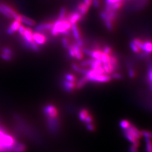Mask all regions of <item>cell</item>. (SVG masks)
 I'll return each instance as SVG.
<instances>
[{
	"instance_id": "1",
	"label": "cell",
	"mask_w": 152,
	"mask_h": 152,
	"mask_svg": "<svg viewBox=\"0 0 152 152\" xmlns=\"http://www.w3.org/2000/svg\"><path fill=\"white\" fill-rule=\"evenodd\" d=\"M71 28L72 24L66 18L62 20L58 19L54 22L53 27L50 32L53 36H58L60 34L66 36L70 34Z\"/></svg>"
},
{
	"instance_id": "2",
	"label": "cell",
	"mask_w": 152,
	"mask_h": 152,
	"mask_svg": "<svg viewBox=\"0 0 152 152\" xmlns=\"http://www.w3.org/2000/svg\"><path fill=\"white\" fill-rule=\"evenodd\" d=\"M48 126L49 130L51 132L52 134L56 135L57 132L59 130L60 127V122L58 119V117L56 118H50L46 117Z\"/></svg>"
},
{
	"instance_id": "3",
	"label": "cell",
	"mask_w": 152,
	"mask_h": 152,
	"mask_svg": "<svg viewBox=\"0 0 152 152\" xmlns=\"http://www.w3.org/2000/svg\"><path fill=\"white\" fill-rule=\"evenodd\" d=\"M43 113L46 117L56 118L58 116V110L56 107L51 104H49L44 106L43 108Z\"/></svg>"
},
{
	"instance_id": "4",
	"label": "cell",
	"mask_w": 152,
	"mask_h": 152,
	"mask_svg": "<svg viewBox=\"0 0 152 152\" xmlns=\"http://www.w3.org/2000/svg\"><path fill=\"white\" fill-rule=\"evenodd\" d=\"M33 41L38 45H43L47 42L48 38L43 33L34 32L33 33Z\"/></svg>"
},
{
	"instance_id": "5",
	"label": "cell",
	"mask_w": 152,
	"mask_h": 152,
	"mask_svg": "<svg viewBox=\"0 0 152 152\" xmlns=\"http://www.w3.org/2000/svg\"><path fill=\"white\" fill-rule=\"evenodd\" d=\"M112 79V77L109 76V75H95L88 80V81L104 83L109 82Z\"/></svg>"
},
{
	"instance_id": "6",
	"label": "cell",
	"mask_w": 152,
	"mask_h": 152,
	"mask_svg": "<svg viewBox=\"0 0 152 152\" xmlns=\"http://www.w3.org/2000/svg\"><path fill=\"white\" fill-rule=\"evenodd\" d=\"M54 22H45L39 24L36 27V32L43 33L47 31H51L52 28L53 27Z\"/></svg>"
},
{
	"instance_id": "7",
	"label": "cell",
	"mask_w": 152,
	"mask_h": 152,
	"mask_svg": "<svg viewBox=\"0 0 152 152\" xmlns=\"http://www.w3.org/2000/svg\"><path fill=\"white\" fill-rule=\"evenodd\" d=\"M66 18L69 22H70L72 25H73V24H77L78 22H80L81 20L82 15L78 12L76 11L70 13L69 14H67Z\"/></svg>"
},
{
	"instance_id": "8",
	"label": "cell",
	"mask_w": 152,
	"mask_h": 152,
	"mask_svg": "<svg viewBox=\"0 0 152 152\" xmlns=\"http://www.w3.org/2000/svg\"><path fill=\"white\" fill-rule=\"evenodd\" d=\"M61 86L63 89L66 92H72L76 88V84L75 82L68 81L64 80L61 82Z\"/></svg>"
},
{
	"instance_id": "9",
	"label": "cell",
	"mask_w": 152,
	"mask_h": 152,
	"mask_svg": "<svg viewBox=\"0 0 152 152\" xmlns=\"http://www.w3.org/2000/svg\"><path fill=\"white\" fill-rule=\"evenodd\" d=\"M20 25L21 22L20 20L14 19V20L11 23L10 26L7 28V32L9 34H12L18 30Z\"/></svg>"
},
{
	"instance_id": "10",
	"label": "cell",
	"mask_w": 152,
	"mask_h": 152,
	"mask_svg": "<svg viewBox=\"0 0 152 152\" xmlns=\"http://www.w3.org/2000/svg\"><path fill=\"white\" fill-rule=\"evenodd\" d=\"M126 130L128 131L132 136H134L137 140L140 139L142 136L141 131L137 129V128H136V127L134 125H131Z\"/></svg>"
},
{
	"instance_id": "11",
	"label": "cell",
	"mask_w": 152,
	"mask_h": 152,
	"mask_svg": "<svg viewBox=\"0 0 152 152\" xmlns=\"http://www.w3.org/2000/svg\"><path fill=\"white\" fill-rule=\"evenodd\" d=\"M90 7L86 5L83 2H80L77 6V10L80 14H81L82 16L86 15L88 12Z\"/></svg>"
},
{
	"instance_id": "12",
	"label": "cell",
	"mask_w": 152,
	"mask_h": 152,
	"mask_svg": "<svg viewBox=\"0 0 152 152\" xmlns=\"http://www.w3.org/2000/svg\"><path fill=\"white\" fill-rule=\"evenodd\" d=\"M33 32L32 30L30 28H26V30L24 32V36H23V39L28 42H31L33 41Z\"/></svg>"
},
{
	"instance_id": "13",
	"label": "cell",
	"mask_w": 152,
	"mask_h": 152,
	"mask_svg": "<svg viewBox=\"0 0 152 152\" xmlns=\"http://www.w3.org/2000/svg\"><path fill=\"white\" fill-rule=\"evenodd\" d=\"M73 49L75 53V58L77 60H81L83 58V53L82 51L81 48H80L77 44H72Z\"/></svg>"
},
{
	"instance_id": "14",
	"label": "cell",
	"mask_w": 152,
	"mask_h": 152,
	"mask_svg": "<svg viewBox=\"0 0 152 152\" xmlns=\"http://www.w3.org/2000/svg\"><path fill=\"white\" fill-rule=\"evenodd\" d=\"M71 31L72 32L73 37H74V38H75L76 41H78V40L81 39V33L80 31V28L77 24L72 25Z\"/></svg>"
},
{
	"instance_id": "15",
	"label": "cell",
	"mask_w": 152,
	"mask_h": 152,
	"mask_svg": "<svg viewBox=\"0 0 152 152\" xmlns=\"http://www.w3.org/2000/svg\"><path fill=\"white\" fill-rule=\"evenodd\" d=\"M27 149L25 144L23 143L16 142L15 145L12 147V152H26Z\"/></svg>"
},
{
	"instance_id": "16",
	"label": "cell",
	"mask_w": 152,
	"mask_h": 152,
	"mask_svg": "<svg viewBox=\"0 0 152 152\" xmlns=\"http://www.w3.org/2000/svg\"><path fill=\"white\" fill-rule=\"evenodd\" d=\"M102 66H103L104 70L105 71V74H107V75L112 73L115 70L114 66L112 65L109 61L107 63H103Z\"/></svg>"
},
{
	"instance_id": "17",
	"label": "cell",
	"mask_w": 152,
	"mask_h": 152,
	"mask_svg": "<svg viewBox=\"0 0 152 152\" xmlns=\"http://www.w3.org/2000/svg\"><path fill=\"white\" fill-rule=\"evenodd\" d=\"M20 22L30 27H33L36 24V22L32 19L29 18L27 16H23V15H21Z\"/></svg>"
},
{
	"instance_id": "18",
	"label": "cell",
	"mask_w": 152,
	"mask_h": 152,
	"mask_svg": "<svg viewBox=\"0 0 152 152\" xmlns=\"http://www.w3.org/2000/svg\"><path fill=\"white\" fill-rule=\"evenodd\" d=\"M142 50L148 54L152 53V41H148L146 42H144L142 47Z\"/></svg>"
},
{
	"instance_id": "19",
	"label": "cell",
	"mask_w": 152,
	"mask_h": 152,
	"mask_svg": "<svg viewBox=\"0 0 152 152\" xmlns=\"http://www.w3.org/2000/svg\"><path fill=\"white\" fill-rule=\"evenodd\" d=\"M88 81L87 80V77L85 76H83L76 83V88L81 89L84 86H85Z\"/></svg>"
},
{
	"instance_id": "20",
	"label": "cell",
	"mask_w": 152,
	"mask_h": 152,
	"mask_svg": "<svg viewBox=\"0 0 152 152\" xmlns=\"http://www.w3.org/2000/svg\"><path fill=\"white\" fill-rule=\"evenodd\" d=\"M102 54H103V51H102L101 50H100L99 49H96V50H91L90 56L92 58V59H100V60Z\"/></svg>"
},
{
	"instance_id": "21",
	"label": "cell",
	"mask_w": 152,
	"mask_h": 152,
	"mask_svg": "<svg viewBox=\"0 0 152 152\" xmlns=\"http://www.w3.org/2000/svg\"><path fill=\"white\" fill-rule=\"evenodd\" d=\"M124 135L126 137V138L130 142H132V144H134V143L136 142V141L139 140L136 139L134 136H132L130 133L127 130H124Z\"/></svg>"
},
{
	"instance_id": "22",
	"label": "cell",
	"mask_w": 152,
	"mask_h": 152,
	"mask_svg": "<svg viewBox=\"0 0 152 152\" xmlns=\"http://www.w3.org/2000/svg\"><path fill=\"white\" fill-rule=\"evenodd\" d=\"M88 114H89V113H88V111L87 109H82L79 112V114H78L79 119L82 122H84Z\"/></svg>"
},
{
	"instance_id": "23",
	"label": "cell",
	"mask_w": 152,
	"mask_h": 152,
	"mask_svg": "<svg viewBox=\"0 0 152 152\" xmlns=\"http://www.w3.org/2000/svg\"><path fill=\"white\" fill-rule=\"evenodd\" d=\"M102 65H103V63L100 59H93L90 66L91 69H95L102 66Z\"/></svg>"
},
{
	"instance_id": "24",
	"label": "cell",
	"mask_w": 152,
	"mask_h": 152,
	"mask_svg": "<svg viewBox=\"0 0 152 152\" xmlns=\"http://www.w3.org/2000/svg\"><path fill=\"white\" fill-rule=\"evenodd\" d=\"M124 4V1H119L110 6L112 9L115 11H117L121 9Z\"/></svg>"
},
{
	"instance_id": "25",
	"label": "cell",
	"mask_w": 152,
	"mask_h": 152,
	"mask_svg": "<svg viewBox=\"0 0 152 152\" xmlns=\"http://www.w3.org/2000/svg\"><path fill=\"white\" fill-rule=\"evenodd\" d=\"M131 123L127 120H124L121 121L120 122V125L121 127L124 130L127 129L130 126Z\"/></svg>"
},
{
	"instance_id": "26",
	"label": "cell",
	"mask_w": 152,
	"mask_h": 152,
	"mask_svg": "<svg viewBox=\"0 0 152 152\" xmlns=\"http://www.w3.org/2000/svg\"><path fill=\"white\" fill-rule=\"evenodd\" d=\"M146 152H152V140L151 139L145 138Z\"/></svg>"
},
{
	"instance_id": "27",
	"label": "cell",
	"mask_w": 152,
	"mask_h": 152,
	"mask_svg": "<svg viewBox=\"0 0 152 152\" xmlns=\"http://www.w3.org/2000/svg\"><path fill=\"white\" fill-rule=\"evenodd\" d=\"M67 16V11L65 7H62L60 9V12L59 14V17H58V19L59 20H62L66 18V17Z\"/></svg>"
},
{
	"instance_id": "28",
	"label": "cell",
	"mask_w": 152,
	"mask_h": 152,
	"mask_svg": "<svg viewBox=\"0 0 152 152\" xmlns=\"http://www.w3.org/2000/svg\"><path fill=\"white\" fill-rule=\"evenodd\" d=\"M132 42L137 45L140 49H141V50H142V47H143V45H144V42L143 41L141 40V39L139 38H134L132 41Z\"/></svg>"
},
{
	"instance_id": "29",
	"label": "cell",
	"mask_w": 152,
	"mask_h": 152,
	"mask_svg": "<svg viewBox=\"0 0 152 152\" xmlns=\"http://www.w3.org/2000/svg\"><path fill=\"white\" fill-rule=\"evenodd\" d=\"M64 77H65V80L66 81L73 82H76V77L71 73H66L64 75Z\"/></svg>"
},
{
	"instance_id": "30",
	"label": "cell",
	"mask_w": 152,
	"mask_h": 152,
	"mask_svg": "<svg viewBox=\"0 0 152 152\" xmlns=\"http://www.w3.org/2000/svg\"><path fill=\"white\" fill-rule=\"evenodd\" d=\"M109 60H110V55L105 54L103 51V54L102 55V56L100 58V60L102 61L103 64L109 62Z\"/></svg>"
},
{
	"instance_id": "31",
	"label": "cell",
	"mask_w": 152,
	"mask_h": 152,
	"mask_svg": "<svg viewBox=\"0 0 152 152\" xmlns=\"http://www.w3.org/2000/svg\"><path fill=\"white\" fill-rule=\"evenodd\" d=\"M130 48L131 50L135 53H139L141 51V49H140L137 45L134 44L133 42H130Z\"/></svg>"
},
{
	"instance_id": "32",
	"label": "cell",
	"mask_w": 152,
	"mask_h": 152,
	"mask_svg": "<svg viewBox=\"0 0 152 152\" xmlns=\"http://www.w3.org/2000/svg\"><path fill=\"white\" fill-rule=\"evenodd\" d=\"M62 45L65 49H68L69 46L71 45V43H70V41H69V39L65 37L62 38Z\"/></svg>"
},
{
	"instance_id": "33",
	"label": "cell",
	"mask_w": 152,
	"mask_h": 152,
	"mask_svg": "<svg viewBox=\"0 0 152 152\" xmlns=\"http://www.w3.org/2000/svg\"><path fill=\"white\" fill-rule=\"evenodd\" d=\"M1 57L2 59L6 60V61H11L13 58V55L1 53Z\"/></svg>"
},
{
	"instance_id": "34",
	"label": "cell",
	"mask_w": 152,
	"mask_h": 152,
	"mask_svg": "<svg viewBox=\"0 0 152 152\" xmlns=\"http://www.w3.org/2000/svg\"><path fill=\"white\" fill-rule=\"evenodd\" d=\"M142 136H144L145 138H149L152 139V132L148 131H142Z\"/></svg>"
},
{
	"instance_id": "35",
	"label": "cell",
	"mask_w": 152,
	"mask_h": 152,
	"mask_svg": "<svg viewBox=\"0 0 152 152\" xmlns=\"http://www.w3.org/2000/svg\"><path fill=\"white\" fill-rule=\"evenodd\" d=\"M92 60H93V59L84 60V61H82L81 65L82 67H87L88 66H90L91 63H92Z\"/></svg>"
},
{
	"instance_id": "36",
	"label": "cell",
	"mask_w": 152,
	"mask_h": 152,
	"mask_svg": "<svg viewBox=\"0 0 152 152\" xmlns=\"http://www.w3.org/2000/svg\"><path fill=\"white\" fill-rule=\"evenodd\" d=\"M2 53H4V54H6L10 55H14L13 52L11 50V49L9 48H4L2 49Z\"/></svg>"
},
{
	"instance_id": "37",
	"label": "cell",
	"mask_w": 152,
	"mask_h": 152,
	"mask_svg": "<svg viewBox=\"0 0 152 152\" xmlns=\"http://www.w3.org/2000/svg\"><path fill=\"white\" fill-rule=\"evenodd\" d=\"M103 53L108 55H112L113 53V50L109 46H105L103 49Z\"/></svg>"
},
{
	"instance_id": "38",
	"label": "cell",
	"mask_w": 152,
	"mask_h": 152,
	"mask_svg": "<svg viewBox=\"0 0 152 152\" xmlns=\"http://www.w3.org/2000/svg\"><path fill=\"white\" fill-rule=\"evenodd\" d=\"M71 66H72V68L74 71H75V72H78V73H80V72H81L82 68H81L78 64H75V63H73V64L71 65Z\"/></svg>"
},
{
	"instance_id": "39",
	"label": "cell",
	"mask_w": 152,
	"mask_h": 152,
	"mask_svg": "<svg viewBox=\"0 0 152 152\" xmlns=\"http://www.w3.org/2000/svg\"><path fill=\"white\" fill-rule=\"evenodd\" d=\"M0 13L4 15H5V16H6L8 18H10V19L12 18V16L7 12H6L5 10V9L1 6V5H0Z\"/></svg>"
},
{
	"instance_id": "40",
	"label": "cell",
	"mask_w": 152,
	"mask_h": 152,
	"mask_svg": "<svg viewBox=\"0 0 152 152\" xmlns=\"http://www.w3.org/2000/svg\"><path fill=\"white\" fill-rule=\"evenodd\" d=\"M26 28L23 25H20V27L19 28L18 31L19 32V34H20V36L23 37V36H24V32H25V30H26Z\"/></svg>"
},
{
	"instance_id": "41",
	"label": "cell",
	"mask_w": 152,
	"mask_h": 152,
	"mask_svg": "<svg viewBox=\"0 0 152 152\" xmlns=\"http://www.w3.org/2000/svg\"><path fill=\"white\" fill-rule=\"evenodd\" d=\"M112 77L114 78L116 80H121L122 78V75H121L119 73L117 72H113L112 73Z\"/></svg>"
},
{
	"instance_id": "42",
	"label": "cell",
	"mask_w": 152,
	"mask_h": 152,
	"mask_svg": "<svg viewBox=\"0 0 152 152\" xmlns=\"http://www.w3.org/2000/svg\"><path fill=\"white\" fill-rule=\"evenodd\" d=\"M93 121V117L92 115L89 114L87 115V117L86 118V119L85 120L84 122L86 124H91Z\"/></svg>"
},
{
	"instance_id": "43",
	"label": "cell",
	"mask_w": 152,
	"mask_h": 152,
	"mask_svg": "<svg viewBox=\"0 0 152 152\" xmlns=\"http://www.w3.org/2000/svg\"><path fill=\"white\" fill-rule=\"evenodd\" d=\"M119 1H124V0H106V4L107 5H112L114 4V3H116Z\"/></svg>"
},
{
	"instance_id": "44",
	"label": "cell",
	"mask_w": 152,
	"mask_h": 152,
	"mask_svg": "<svg viewBox=\"0 0 152 152\" xmlns=\"http://www.w3.org/2000/svg\"><path fill=\"white\" fill-rule=\"evenodd\" d=\"M86 127H87L88 130L90 131H94L95 130V126L91 124H86Z\"/></svg>"
},
{
	"instance_id": "45",
	"label": "cell",
	"mask_w": 152,
	"mask_h": 152,
	"mask_svg": "<svg viewBox=\"0 0 152 152\" xmlns=\"http://www.w3.org/2000/svg\"><path fill=\"white\" fill-rule=\"evenodd\" d=\"M129 75L130 77L131 78H134L135 77L136 74H135V71H134L131 68V69L129 70Z\"/></svg>"
},
{
	"instance_id": "46",
	"label": "cell",
	"mask_w": 152,
	"mask_h": 152,
	"mask_svg": "<svg viewBox=\"0 0 152 152\" xmlns=\"http://www.w3.org/2000/svg\"><path fill=\"white\" fill-rule=\"evenodd\" d=\"M83 2L88 7H90L93 4V0H84Z\"/></svg>"
},
{
	"instance_id": "47",
	"label": "cell",
	"mask_w": 152,
	"mask_h": 152,
	"mask_svg": "<svg viewBox=\"0 0 152 152\" xmlns=\"http://www.w3.org/2000/svg\"><path fill=\"white\" fill-rule=\"evenodd\" d=\"M129 152H138L137 151V148L134 145L131 146L129 149Z\"/></svg>"
},
{
	"instance_id": "48",
	"label": "cell",
	"mask_w": 152,
	"mask_h": 152,
	"mask_svg": "<svg viewBox=\"0 0 152 152\" xmlns=\"http://www.w3.org/2000/svg\"><path fill=\"white\" fill-rule=\"evenodd\" d=\"M148 75H149V81L152 82V68L150 67L149 69V73H148Z\"/></svg>"
}]
</instances>
